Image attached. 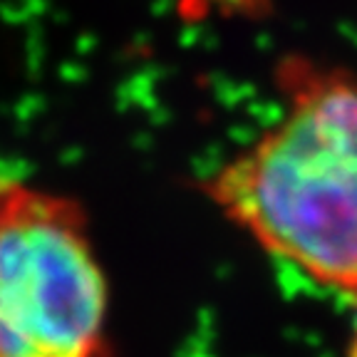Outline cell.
Returning a JSON list of instances; mask_svg holds the SVG:
<instances>
[{
    "instance_id": "obj_2",
    "label": "cell",
    "mask_w": 357,
    "mask_h": 357,
    "mask_svg": "<svg viewBox=\"0 0 357 357\" xmlns=\"http://www.w3.org/2000/svg\"><path fill=\"white\" fill-rule=\"evenodd\" d=\"M107 323L82 204L0 174V357H109Z\"/></svg>"
},
{
    "instance_id": "obj_4",
    "label": "cell",
    "mask_w": 357,
    "mask_h": 357,
    "mask_svg": "<svg viewBox=\"0 0 357 357\" xmlns=\"http://www.w3.org/2000/svg\"><path fill=\"white\" fill-rule=\"evenodd\" d=\"M355 305H357V298H355ZM347 357H357V307H355V315H352V325H350V337H347Z\"/></svg>"
},
{
    "instance_id": "obj_3",
    "label": "cell",
    "mask_w": 357,
    "mask_h": 357,
    "mask_svg": "<svg viewBox=\"0 0 357 357\" xmlns=\"http://www.w3.org/2000/svg\"><path fill=\"white\" fill-rule=\"evenodd\" d=\"M273 10V0H181L186 17H229V20H258Z\"/></svg>"
},
{
    "instance_id": "obj_1",
    "label": "cell",
    "mask_w": 357,
    "mask_h": 357,
    "mask_svg": "<svg viewBox=\"0 0 357 357\" xmlns=\"http://www.w3.org/2000/svg\"><path fill=\"white\" fill-rule=\"evenodd\" d=\"M280 117L201 184L213 206L320 288L357 298V70L275 65Z\"/></svg>"
}]
</instances>
